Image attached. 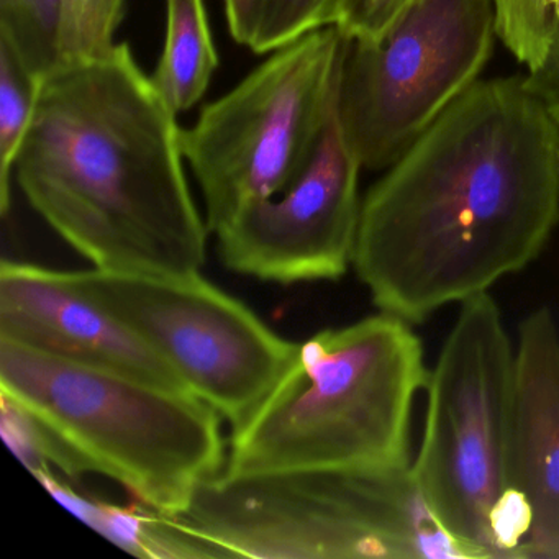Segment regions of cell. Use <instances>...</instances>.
<instances>
[{
  "label": "cell",
  "instance_id": "9c48e42d",
  "mask_svg": "<svg viewBox=\"0 0 559 559\" xmlns=\"http://www.w3.org/2000/svg\"><path fill=\"white\" fill-rule=\"evenodd\" d=\"M497 35L493 0H414L374 41H349L338 114L362 168L388 169L471 86Z\"/></svg>",
  "mask_w": 559,
  "mask_h": 559
},
{
  "label": "cell",
  "instance_id": "7a4b0ae2",
  "mask_svg": "<svg viewBox=\"0 0 559 559\" xmlns=\"http://www.w3.org/2000/svg\"><path fill=\"white\" fill-rule=\"evenodd\" d=\"M182 129L127 44L44 78L14 178L94 267L201 273L207 222L186 176Z\"/></svg>",
  "mask_w": 559,
  "mask_h": 559
},
{
  "label": "cell",
  "instance_id": "30bf717a",
  "mask_svg": "<svg viewBox=\"0 0 559 559\" xmlns=\"http://www.w3.org/2000/svg\"><path fill=\"white\" fill-rule=\"evenodd\" d=\"M361 169L336 103L302 175L215 234L222 263L234 273L270 283L340 280L355 258Z\"/></svg>",
  "mask_w": 559,
  "mask_h": 559
},
{
  "label": "cell",
  "instance_id": "ac0fdd59",
  "mask_svg": "<svg viewBox=\"0 0 559 559\" xmlns=\"http://www.w3.org/2000/svg\"><path fill=\"white\" fill-rule=\"evenodd\" d=\"M497 37L510 53L538 70L548 53L555 32V11L548 0H493Z\"/></svg>",
  "mask_w": 559,
  "mask_h": 559
},
{
  "label": "cell",
  "instance_id": "d6986e66",
  "mask_svg": "<svg viewBox=\"0 0 559 559\" xmlns=\"http://www.w3.org/2000/svg\"><path fill=\"white\" fill-rule=\"evenodd\" d=\"M340 0H261L250 50L270 55L310 32L332 27Z\"/></svg>",
  "mask_w": 559,
  "mask_h": 559
},
{
  "label": "cell",
  "instance_id": "52a82bcc",
  "mask_svg": "<svg viewBox=\"0 0 559 559\" xmlns=\"http://www.w3.org/2000/svg\"><path fill=\"white\" fill-rule=\"evenodd\" d=\"M348 47L333 25L310 32L273 51L182 129L211 234L302 175L338 103Z\"/></svg>",
  "mask_w": 559,
  "mask_h": 559
},
{
  "label": "cell",
  "instance_id": "3957f363",
  "mask_svg": "<svg viewBox=\"0 0 559 559\" xmlns=\"http://www.w3.org/2000/svg\"><path fill=\"white\" fill-rule=\"evenodd\" d=\"M428 376L412 323L391 313L316 333L231 428L224 473L408 469L412 407Z\"/></svg>",
  "mask_w": 559,
  "mask_h": 559
},
{
  "label": "cell",
  "instance_id": "7402d4cb",
  "mask_svg": "<svg viewBox=\"0 0 559 559\" xmlns=\"http://www.w3.org/2000/svg\"><path fill=\"white\" fill-rule=\"evenodd\" d=\"M525 80L530 90L542 99L552 119L559 123V14H556L555 32L545 60Z\"/></svg>",
  "mask_w": 559,
  "mask_h": 559
},
{
  "label": "cell",
  "instance_id": "6da1fadb",
  "mask_svg": "<svg viewBox=\"0 0 559 559\" xmlns=\"http://www.w3.org/2000/svg\"><path fill=\"white\" fill-rule=\"evenodd\" d=\"M559 222V123L525 78L477 81L362 199L353 266L408 323L528 266Z\"/></svg>",
  "mask_w": 559,
  "mask_h": 559
},
{
  "label": "cell",
  "instance_id": "8992f818",
  "mask_svg": "<svg viewBox=\"0 0 559 559\" xmlns=\"http://www.w3.org/2000/svg\"><path fill=\"white\" fill-rule=\"evenodd\" d=\"M489 293L460 304L428 376L411 476L438 525L471 559L530 558V519L509 480L513 359Z\"/></svg>",
  "mask_w": 559,
  "mask_h": 559
},
{
  "label": "cell",
  "instance_id": "5b68a950",
  "mask_svg": "<svg viewBox=\"0 0 559 559\" xmlns=\"http://www.w3.org/2000/svg\"><path fill=\"white\" fill-rule=\"evenodd\" d=\"M179 520L221 558L471 559L431 515L411 467L222 473Z\"/></svg>",
  "mask_w": 559,
  "mask_h": 559
},
{
  "label": "cell",
  "instance_id": "8fae6325",
  "mask_svg": "<svg viewBox=\"0 0 559 559\" xmlns=\"http://www.w3.org/2000/svg\"><path fill=\"white\" fill-rule=\"evenodd\" d=\"M0 340L78 365L189 392L162 356L81 294L67 271L2 261Z\"/></svg>",
  "mask_w": 559,
  "mask_h": 559
},
{
  "label": "cell",
  "instance_id": "44dd1931",
  "mask_svg": "<svg viewBox=\"0 0 559 559\" xmlns=\"http://www.w3.org/2000/svg\"><path fill=\"white\" fill-rule=\"evenodd\" d=\"M129 0H64L68 31L87 37H106L122 27Z\"/></svg>",
  "mask_w": 559,
  "mask_h": 559
},
{
  "label": "cell",
  "instance_id": "9a60e30c",
  "mask_svg": "<svg viewBox=\"0 0 559 559\" xmlns=\"http://www.w3.org/2000/svg\"><path fill=\"white\" fill-rule=\"evenodd\" d=\"M44 80L32 73L9 41L0 38V212L11 209L14 166L34 123Z\"/></svg>",
  "mask_w": 559,
  "mask_h": 559
},
{
  "label": "cell",
  "instance_id": "ba28073f",
  "mask_svg": "<svg viewBox=\"0 0 559 559\" xmlns=\"http://www.w3.org/2000/svg\"><path fill=\"white\" fill-rule=\"evenodd\" d=\"M67 273L81 294L139 335L231 428L257 411L299 348L199 273L99 267Z\"/></svg>",
  "mask_w": 559,
  "mask_h": 559
},
{
  "label": "cell",
  "instance_id": "4fadbf2b",
  "mask_svg": "<svg viewBox=\"0 0 559 559\" xmlns=\"http://www.w3.org/2000/svg\"><path fill=\"white\" fill-rule=\"evenodd\" d=\"M32 474L64 509L130 555L148 559L221 558L214 546L192 532L179 516L166 515L142 502L122 507L84 496L51 467Z\"/></svg>",
  "mask_w": 559,
  "mask_h": 559
},
{
  "label": "cell",
  "instance_id": "ffe728a7",
  "mask_svg": "<svg viewBox=\"0 0 559 559\" xmlns=\"http://www.w3.org/2000/svg\"><path fill=\"white\" fill-rule=\"evenodd\" d=\"M414 0H340L333 27L349 41L378 40Z\"/></svg>",
  "mask_w": 559,
  "mask_h": 559
},
{
  "label": "cell",
  "instance_id": "5bb4252c",
  "mask_svg": "<svg viewBox=\"0 0 559 559\" xmlns=\"http://www.w3.org/2000/svg\"><path fill=\"white\" fill-rule=\"evenodd\" d=\"M218 68L205 0H166V34L153 84L176 116L201 103Z\"/></svg>",
  "mask_w": 559,
  "mask_h": 559
},
{
  "label": "cell",
  "instance_id": "e0dca14e",
  "mask_svg": "<svg viewBox=\"0 0 559 559\" xmlns=\"http://www.w3.org/2000/svg\"><path fill=\"white\" fill-rule=\"evenodd\" d=\"M0 431L5 443L31 471L51 467L61 476L86 474L76 454L37 415L9 395L0 394Z\"/></svg>",
  "mask_w": 559,
  "mask_h": 559
},
{
  "label": "cell",
  "instance_id": "603a6c76",
  "mask_svg": "<svg viewBox=\"0 0 559 559\" xmlns=\"http://www.w3.org/2000/svg\"><path fill=\"white\" fill-rule=\"evenodd\" d=\"M261 0H225L228 32L238 45L250 48L260 22Z\"/></svg>",
  "mask_w": 559,
  "mask_h": 559
},
{
  "label": "cell",
  "instance_id": "cb8c5ba5",
  "mask_svg": "<svg viewBox=\"0 0 559 559\" xmlns=\"http://www.w3.org/2000/svg\"><path fill=\"white\" fill-rule=\"evenodd\" d=\"M548 4L551 5L552 11H555V15L559 14V0H548Z\"/></svg>",
  "mask_w": 559,
  "mask_h": 559
},
{
  "label": "cell",
  "instance_id": "277c9868",
  "mask_svg": "<svg viewBox=\"0 0 559 559\" xmlns=\"http://www.w3.org/2000/svg\"><path fill=\"white\" fill-rule=\"evenodd\" d=\"M0 394L37 415L86 473L166 515H182L195 490L224 473L222 415L191 392L0 340Z\"/></svg>",
  "mask_w": 559,
  "mask_h": 559
},
{
  "label": "cell",
  "instance_id": "2e32d148",
  "mask_svg": "<svg viewBox=\"0 0 559 559\" xmlns=\"http://www.w3.org/2000/svg\"><path fill=\"white\" fill-rule=\"evenodd\" d=\"M64 0H0V38L44 80L60 64Z\"/></svg>",
  "mask_w": 559,
  "mask_h": 559
},
{
  "label": "cell",
  "instance_id": "7c38bea8",
  "mask_svg": "<svg viewBox=\"0 0 559 559\" xmlns=\"http://www.w3.org/2000/svg\"><path fill=\"white\" fill-rule=\"evenodd\" d=\"M509 480L528 513L530 558L559 559V330L546 307L520 325Z\"/></svg>",
  "mask_w": 559,
  "mask_h": 559
}]
</instances>
